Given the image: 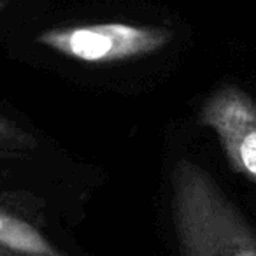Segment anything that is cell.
<instances>
[{
  "mask_svg": "<svg viewBox=\"0 0 256 256\" xmlns=\"http://www.w3.org/2000/svg\"><path fill=\"white\" fill-rule=\"evenodd\" d=\"M174 192L184 256H256V238L198 168L181 162Z\"/></svg>",
  "mask_w": 256,
  "mask_h": 256,
  "instance_id": "6da1fadb",
  "label": "cell"
},
{
  "mask_svg": "<svg viewBox=\"0 0 256 256\" xmlns=\"http://www.w3.org/2000/svg\"><path fill=\"white\" fill-rule=\"evenodd\" d=\"M46 46L82 62H110L142 56L160 50L168 40L162 28L132 25H90L67 30H51L40 36Z\"/></svg>",
  "mask_w": 256,
  "mask_h": 256,
  "instance_id": "7a4b0ae2",
  "label": "cell"
},
{
  "mask_svg": "<svg viewBox=\"0 0 256 256\" xmlns=\"http://www.w3.org/2000/svg\"><path fill=\"white\" fill-rule=\"evenodd\" d=\"M0 246L23 256H62L28 223L8 214H0Z\"/></svg>",
  "mask_w": 256,
  "mask_h": 256,
  "instance_id": "277c9868",
  "label": "cell"
},
{
  "mask_svg": "<svg viewBox=\"0 0 256 256\" xmlns=\"http://www.w3.org/2000/svg\"><path fill=\"white\" fill-rule=\"evenodd\" d=\"M0 256H4V252H0Z\"/></svg>",
  "mask_w": 256,
  "mask_h": 256,
  "instance_id": "5b68a950",
  "label": "cell"
},
{
  "mask_svg": "<svg viewBox=\"0 0 256 256\" xmlns=\"http://www.w3.org/2000/svg\"><path fill=\"white\" fill-rule=\"evenodd\" d=\"M202 121L218 134L235 170L256 182V104L235 88L220 90L204 107Z\"/></svg>",
  "mask_w": 256,
  "mask_h": 256,
  "instance_id": "3957f363",
  "label": "cell"
}]
</instances>
